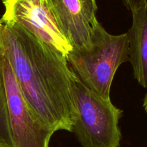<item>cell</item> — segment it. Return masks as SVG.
<instances>
[{"mask_svg": "<svg viewBox=\"0 0 147 147\" xmlns=\"http://www.w3.org/2000/svg\"><path fill=\"white\" fill-rule=\"evenodd\" d=\"M1 23L4 53L33 114L55 132H72L75 117L67 59L27 30Z\"/></svg>", "mask_w": 147, "mask_h": 147, "instance_id": "obj_1", "label": "cell"}, {"mask_svg": "<svg viewBox=\"0 0 147 147\" xmlns=\"http://www.w3.org/2000/svg\"><path fill=\"white\" fill-rule=\"evenodd\" d=\"M67 63L73 74L88 88L105 99H110L113 78L119 66L129 61L127 33L109 34L98 23L88 48L72 49Z\"/></svg>", "mask_w": 147, "mask_h": 147, "instance_id": "obj_2", "label": "cell"}, {"mask_svg": "<svg viewBox=\"0 0 147 147\" xmlns=\"http://www.w3.org/2000/svg\"><path fill=\"white\" fill-rule=\"evenodd\" d=\"M75 117L72 132L83 147H119L121 134L119 123L123 111L111 99H105L71 76Z\"/></svg>", "mask_w": 147, "mask_h": 147, "instance_id": "obj_3", "label": "cell"}, {"mask_svg": "<svg viewBox=\"0 0 147 147\" xmlns=\"http://www.w3.org/2000/svg\"><path fill=\"white\" fill-rule=\"evenodd\" d=\"M14 147H50L54 131L33 114L24 100L4 51L0 55Z\"/></svg>", "mask_w": 147, "mask_h": 147, "instance_id": "obj_4", "label": "cell"}, {"mask_svg": "<svg viewBox=\"0 0 147 147\" xmlns=\"http://www.w3.org/2000/svg\"><path fill=\"white\" fill-rule=\"evenodd\" d=\"M1 23H14L67 57L72 47L57 27L46 0H1Z\"/></svg>", "mask_w": 147, "mask_h": 147, "instance_id": "obj_5", "label": "cell"}, {"mask_svg": "<svg viewBox=\"0 0 147 147\" xmlns=\"http://www.w3.org/2000/svg\"><path fill=\"white\" fill-rule=\"evenodd\" d=\"M48 8L73 49L88 48L98 21L96 0H46Z\"/></svg>", "mask_w": 147, "mask_h": 147, "instance_id": "obj_6", "label": "cell"}, {"mask_svg": "<svg viewBox=\"0 0 147 147\" xmlns=\"http://www.w3.org/2000/svg\"><path fill=\"white\" fill-rule=\"evenodd\" d=\"M131 13L133 22L127 32L129 61L134 78L147 88V2Z\"/></svg>", "mask_w": 147, "mask_h": 147, "instance_id": "obj_7", "label": "cell"}, {"mask_svg": "<svg viewBox=\"0 0 147 147\" xmlns=\"http://www.w3.org/2000/svg\"><path fill=\"white\" fill-rule=\"evenodd\" d=\"M0 147H14L10 127L8 101L2 67L0 62Z\"/></svg>", "mask_w": 147, "mask_h": 147, "instance_id": "obj_8", "label": "cell"}, {"mask_svg": "<svg viewBox=\"0 0 147 147\" xmlns=\"http://www.w3.org/2000/svg\"><path fill=\"white\" fill-rule=\"evenodd\" d=\"M126 8L133 12L142 7L147 2V0H122Z\"/></svg>", "mask_w": 147, "mask_h": 147, "instance_id": "obj_9", "label": "cell"}, {"mask_svg": "<svg viewBox=\"0 0 147 147\" xmlns=\"http://www.w3.org/2000/svg\"><path fill=\"white\" fill-rule=\"evenodd\" d=\"M0 26H1V23H0ZM3 51H4V48H3V43H2V38H1V30H0V55L3 53Z\"/></svg>", "mask_w": 147, "mask_h": 147, "instance_id": "obj_10", "label": "cell"}, {"mask_svg": "<svg viewBox=\"0 0 147 147\" xmlns=\"http://www.w3.org/2000/svg\"><path fill=\"white\" fill-rule=\"evenodd\" d=\"M143 107H144V109L145 111L147 113V93L146 94V96H145L144 98Z\"/></svg>", "mask_w": 147, "mask_h": 147, "instance_id": "obj_11", "label": "cell"}]
</instances>
